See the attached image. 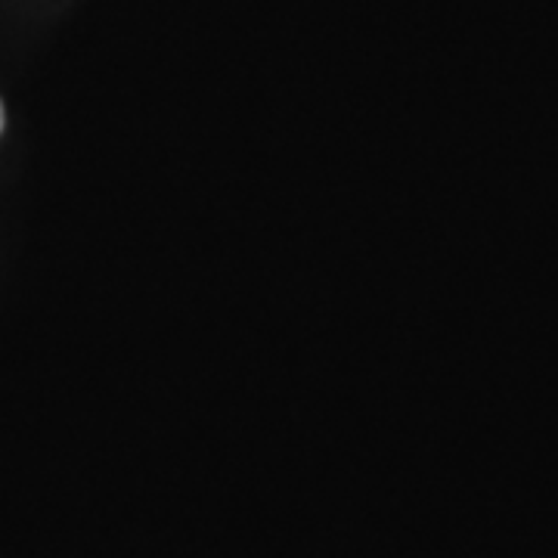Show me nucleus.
Instances as JSON below:
<instances>
[{"instance_id":"f257e3e1","label":"nucleus","mask_w":558,"mask_h":558,"mask_svg":"<svg viewBox=\"0 0 558 558\" xmlns=\"http://www.w3.org/2000/svg\"><path fill=\"white\" fill-rule=\"evenodd\" d=\"M0 131H3V106H0Z\"/></svg>"}]
</instances>
